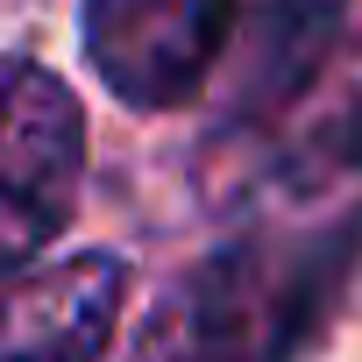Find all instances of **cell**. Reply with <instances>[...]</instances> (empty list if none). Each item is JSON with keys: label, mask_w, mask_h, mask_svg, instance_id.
Segmentation results:
<instances>
[{"label": "cell", "mask_w": 362, "mask_h": 362, "mask_svg": "<svg viewBox=\"0 0 362 362\" xmlns=\"http://www.w3.org/2000/svg\"><path fill=\"white\" fill-rule=\"evenodd\" d=\"M362 263V199L263 214L177 277L135 362H291L305 355Z\"/></svg>", "instance_id": "obj_1"}, {"label": "cell", "mask_w": 362, "mask_h": 362, "mask_svg": "<svg viewBox=\"0 0 362 362\" xmlns=\"http://www.w3.org/2000/svg\"><path fill=\"white\" fill-rule=\"evenodd\" d=\"M86 185V114L71 86L29 57H0V277L29 263L71 228Z\"/></svg>", "instance_id": "obj_2"}, {"label": "cell", "mask_w": 362, "mask_h": 362, "mask_svg": "<svg viewBox=\"0 0 362 362\" xmlns=\"http://www.w3.org/2000/svg\"><path fill=\"white\" fill-rule=\"evenodd\" d=\"M235 22V0H86L78 36L86 64L121 107L170 114L214 78Z\"/></svg>", "instance_id": "obj_3"}, {"label": "cell", "mask_w": 362, "mask_h": 362, "mask_svg": "<svg viewBox=\"0 0 362 362\" xmlns=\"http://www.w3.org/2000/svg\"><path fill=\"white\" fill-rule=\"evenodd\" d=\"M128 298L114 256H64L0 291V362H100Z\"/></svg>", "instance_id": "obj_4"}, {"label": "cell", "mask_w": 362, "mask_h": 362, "mask_svg": "<svg viewBox=\"0 0 362 362\" xmlns=\"http://www.w3.org/2000/svg\"><path fill=\"white\" fill-rule=\"evenodd\" d=\"M348 22V0H249L242 15V114H277L305 93Z\"/></svg>", "instance_id": "obj_5"}]
</instances>
